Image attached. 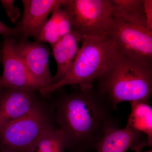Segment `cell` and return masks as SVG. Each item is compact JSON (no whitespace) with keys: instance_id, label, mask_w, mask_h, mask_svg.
Here are the masks:
<instances>
[{"instance_id":"1","label":"cell","mask_w":152,"mask_h":152,"mask_svg":"<svg viewBox=\"0 0 152 152\" xmlns=\"http://www.w3.org/2000/svg\"><path fill=\"white\" fill-rule=\"evenodd\" d=\"M56 119L69 152H89L106 132L118 126L112 104L98 89L66 93L54 104Z\"/></svg>"},{"instance_id":"2","label":"cell","mask_w":152,"mask_h":152,"mask_svg":"<svg viewBox=\"0 0 152 152\" xmlns=\"http://www.w3.org/2000/svg\"><path fill=\"white\" fill-rule=\"evenodd\" d=\"M96 81L97 88L115 110L123 102H149L152 94V61L121 54Z\"/></svg>"},{"instance_id":"3","label":"cell","mask_w":152,"mask_h":152,"mask_svg":"<svg viewBox=\"0 0 152 152\" xmlns=\"http://www.w3.org/2000/svg\"><path fill=\"white\" fill-rule=\"evenodd\" d=\"M81 42L78 54L67 74L56 83L40 90V94L48 95L68 85H76L82 89L91 88L121 54L108 35L86 37Z\"/></svg>"},{"instance_id":"4","label":"cell","mask_w":152,"mask_h":152,"mask_svg":"<svg viewBox=\"0 0 152 152\" xmlns=\"http://www.w3.org/2000/svg\"><path fill=\"white\" fill-rule=\"evenodd\" d=\"M54 106L37 99L27 113L0 132V152H27L42 133L58 129Z\"/></svg>"},{"instance_id":"5","label":"cell","mask_w":152,"mask_h":152,"mask_svg":"<svg viewBox=\"0 0 152 152\" xmlns=\"http://www.w3.org/2000/svg\"><path fill=\"white\" fill-rule=\"evenodd\" d=\"M61 6L81 42L86 37L108 34L113 20L110 0H63Z\"/></svg>"},{"instance_id":"6","label":"cell","mask_w":152,"mask_h":152,"mask_svg":"<svg viewBox=\"0 0 152 152\" xmlns=\"http://www.w3.org/2000/svg\"><path fill=\"white\" fill-rule=\"evenodd\" d=\"M108 35L121 54L152 61L151 31L113 18Z\"/></svg>"},{"instance_id":"7","label":"cell","mask_w":152,"mask_h":152,"mask_svg":"<svg viewBox=\"0 0 152 152\" xmlns=\"http://www.w3.org/2000/svg\"><path fill=\"white\" fill-rule=\"evenodd\" d=\"M16 40L4 38L1 50L3 72L1 77L4 88L27 91H39L45 86L30 73L15 51Z\"/></svg>"},{"instance_id":"8","label":"cell","mask_w":152,"mask_h":152,"mask_svg":"<svg viewBox=\"0 0 152 152\" xmlns=\"http://www.w3.org/2000/svg\"><path fill=\"white\" fill-rule=\"evenodd\" d=\"M15 51L30 73L37 80L46 87L50 85L53 77L49 68L50 52L46 46L36 41L21 39L16 42Z\"/></svg>"},{"instance_id":"9","label":"cell","mask_w":152,"mask_h":152,"mask_svg":"<svg viewBox=\"0 0 152 152\" xmlns=\"http://www.w3.org/2000/svg\"><path fill=\"white\" fill-rule=\"evenodd\" d=\"M62 1L63 0L22 1L23 14L21 21L17 27L20 31L21 39H27L32 37L37 42L48 16L55 7Z\"/></svg>"},{"instance_id":"10","label":"cell","mask_w":152,"mask_h":152,"mask_svg":"<svg viewBox=\"0 0 152 152\" xmlns=\"http://www.w3.org/2000/svg\"><path fill=\"white\" fill-rule=\"evenodd\" d=\"M37 91L4 88L0 94V132L25 115L37 99Z\"/></svg>"},{"instance_id":"11","label":"cell","mask_w":152,"mask_h":152,"mask_svg":"<svg viewBox=\"0 0 152 152\" xmlns=\"http://www.w3.org/2000/svg\"><path fill=\"white\" fill-rule=\"evenodd\" d=\"M141 133L126 126L114 127L106 132L96 145V152H127L131 148L141 151L145 145L140 142Z\"/></svg>"},{"instance_id":"12","label":"cell","mask_w":152,"mask_h":152,"mask_svg":"<svg viewBox=\"0 0 152 152\" xmlns=\"http://www.w3.org/2000/svg\"><path fill=\"white\" fill-rule=\"evenodd\" d=\"M80 42H81V38L80 35L77 32L71 31L52 46L57 70L49 86L59 82L67 74L80 51Z\"/></svg>"},{"instance_id":"13","label":"cell","mask_w":152,"mask_h":152,"mask_svg":"<svg viewBox=\"0 0 152 152\" xmlns=\"http://www.w3.org/2000/svg\"><path fill=\"white\" fill-rule=\"evenodd\" d=\"M110 2L113 18L147 28L143 0H110Z\"/></svg>"},{"instance_id":"14","label":"cell","mask_w":152,"mask_h":152,"mask_svg":"<svg viewBox=\"0 0 152 152\" xmlns=\"http://www.w3.org/2000/svg\"><path fill=\"white\" fill-rule=\"evenodd\" d=\"M131 113L126 126L143 133L147 145L152 146V108L149 102L136 101L130 102Z\"/></svg>"},{"instance_id":"15","label":"cell","mask_w":152,"mask_h":152,"mask_svg":"<svg viewBox=\"0 0 152 152\" xmlns=\"http://www.w3.org/2000/svg\"><path fill=\"white\" fill-rule=\"evenodd\" d=\"M65 150L64 135L58 128L44 132L27 152H64Z\"/></svg>"},{"instance_id":"16","label":"cell","mask_w":152,"mask_h":152,"mask_svg":"<svg viewBox=\"0 0 152 152\" xmlns=\"http://www.w3.org/2000/svg\"><path fill=\"white\" fill-rule=\"evenodd\" d=\"M56 6L52 12L51 16L47 20L42 28L37 41L41 43H48L51 46L61 39L58 26Z\"/></svg>"},{"instance_id":"17","label":"cell","mask_w":152,"mask_h":152,"mask_svg":"<svg viewBox=\"0 0 152 152\" xmlns=\"http://www.w3.org/2000/svg\"><path fill=\"white\" fill-rule=\"evenodd\" d=\"M61 3L58 5L56 7L58 14L59 33L61 38L67 34L72 31L69 18L66 11L61 6Z\"/></svg>"},{"instance_id":"18","label":"cell","mask_w":152,"mask_h":152,"mask_svg":"<svg viewBox=\"0 0 152 152\" xmlns=\"http://www.w3.org/2000/svg\"><path fill=\"white\" fill-rule=\"evenodd\" d=\"M0 2L5 10L11 22L15 23L20 17V12L18 7L15 5L13 0H1Z\"/></svg>"},{"instance_id":"19","label":"cell","mask_w":152,"mask_h":152,"mask_svg":"<svg viewBox=\"0 0 152 152\" xmlns=\"http://www.w3.org/2000/svg\"><path fill=\"white\" fill-rule=\"evenodd\" d=\"M0 34L6 37L18 38L21 39L20 30L18 28L10 27L0 20Z\"/></svg>"},{"instance_id":"20","label":"cell","mask_w":152,"mask_h":152,"mask_svg":"<svg viewBox=\"0 0 152 152\" xmlns=\"http://www.w3.org/2000/svg\"><path fill=\"white\" fill-rule=\"evenodd\" d=\"M147 28L152 31V1L143 0Z\"/></svg>"},{"instance_id":"21","label":"cell","mask_w":152,"mask_h":152,"mask_svg":"<svg viewBox=\"0 0 152 152\" xmlns=\"http://www.w3.org/2000/svg\"><path fill=\"white\" fill-rule=\"evenodd\" d=\"M4 88L2 84V82L1 77V76H0V94L1 92L2 91Z\"/></svg>"},{"instance_id":"22","label":"cell","mask_w":152,"mask_h":152,"mask_svg":"<svg viewBox=\"0 0 152 152\" xmlns=\"http://www.w3.org/2000/svg\"><path fill=\"white\" fill-rule=\"evenodd\" d=\"M135 152H152V150H150L149 151H147L142 152L141 151H135Z\"/></svg>"}]
</instances>
